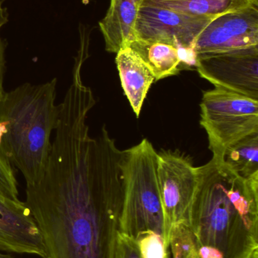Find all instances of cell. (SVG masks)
Segmentation results:
<instances>
[{
	"label": "cell",
	"instance_id": "obj_1",
	"mask_svg": "<svg viewBox=\"0 0 258 258\" xmlns=\"http://www.w3.org/2000/svg\"><path fill=\"white\" fill-rule=\"evenodd\" d=\"M88 103L62 104L42 179L26 186V206L44 258H116L124 202L122 150L103 126L89 135Z\"/></svg>",
	"mask_w": 258,
	"mask_h": 258
},
{
	"label": "cell",
	"instance_id": "obj_2",
	"mask_svg": "<svg viewBox=\"0 0 258 258\" xmlns=\"http://www.w3.org/2000/svg\"><path fill=\"white\" fill-rule=\"evenodd\" d=\"M187 224L198 246L224 258H246L258 250V175L245 179L215 157L197 167Z\"/></svg>",
	"mask_w": 258,
	"mask_h": 258
},
{
	"label": "cell",
	"instance_id": "obj_3",
	"mask_svg": "<svg viewBox=\"0 0 258 258\" xmlns=\"http://www.w3.org/2000/svg\"><path fill=\"white\" fill-rule=\"evenodd\" d=\"M57 79L39 85L24 83L6 92L0 103L3 149L26 186L42 179L51 148L61 104H56Z\"/></svg>",
	"mask_w": 258,
	"mask_h": 258
},
{
	"label": "cell",
	"instance_id": "obj_4",
	"mask_svg": "<svg viewBox=\"0 0 258 258\" xmlns=\"http://www.w3.org/2000/svg\"><path fill=\"white\" fill-rule=\"evenodd\" d=\"M157 168L158 152L148 140L123 150L124 202L121 232L136 240L141 235L154 232L163 236L166 246Z\"/></svg>",
	"mask_w": 258,
	"mask_h": 258
},
{
	"label": "cell",
	"instance_id": "obj_5",
	"mask_svg": "<svg viewBox=\"0 0 258 258\" xmlns=\"http://www.w3.org/2000/svg\"><path fill=\"white\" fill-rule=\"evenodd\" d=\"M200 124L213 156L223 159L230 146L258 133V101L215 87L203 94Z\"/></svg>",
	"mask_w": 258,
	"mask_h": 258
},
{
	"label": "cell",
	"instance_id": "obj_6",
	"mask_svg": "<svg viewBox=\"0 0 258 258\" xmlns=\"http://www.w3.org/2000/svg\"><path fill=\"white\" fill-rule=\"evenodd\" d=\"M158 183L165 217L166 247L176 224H187L198 173L189 156L179 150L158 153Z\"/></svg>",
	"mask_w": 258,
	"mask_h": 258
},
{
	"label": "cell",
	"instance_id": "obj_7",
	"mask_svg": "<svg viewBox=\"0 0 258 258\" xmlns=\"http://www.w3.org/2000/svg\"><path fill=\"white\" fill-rule=\"evenodd\" d=\"M215 18L142 5L135 23L134 40L161 42L173 45L178 51H193L197 38Z\"/></svg>",
	"mask_w": 258,
	"mask_h": 258
},
{
	"label": "cell",
	"instance_id": "obj_8",
	"mask_svg": "<svg viewBox=\"0 0 258 258\" xmlns=\"http://www.w3.org/2000/svg\"><path fill=\"white\" fill-rule=\"evenodd\" d=\"M195 67L215 87L258 101V45L196 54Z\"/></svg>",
	"mask_w": 258,
	"mask_h": 258
},
{
	"label": "cell",
	"instance_id": "obj_9",
	"mask_svg": "<svg viewBox=\"0 0 258 258\" xmlns=\"http://www.w3.org/2000/svg\"><path fill=\"white\" fill-rule=\"evenodd\" d=\"M258 45V3L214 19L195 40L196 54Z\"/></svg>",
	"mask_w": 258,
	"mask_h": 258
},
{
	"label": "cell",
	"instance_id": "obj_10",
	"mask_svg": "<svg viewBox=\"0 0 258 258\" xmlns=\"http://www.w3.org/2000/svg\"><path fill=\"white\" fill-rule=\"evenodd\" d=\"M0 251L45 257L40 233L25 203L1 194Z\"/></svg>",
	"mask_w": 258,
	"mask_h": 258
},
{
	"label": "cell",
	"instance_id": "obj_11",
	"mask_svg": "<svg viewBox=\"0 0 258 258\" xmlns=\"http://www.w3.org/2000/svg\"><path fill=\"white\" fill-rule=\"evenodd\" d=\"M116 54L115 61L124 94L139 117L156 77L143 59L130 47H124Z\"/></svg>",
	"mask_w": 258,
	"mask_h": 258
},
{
	"label": "cell",
	"instance_id": "obj_12",
	"mask_svg": "<svg viewBox=\"0 0 258 258\" xmlns=\"http://www.w3.org/2000/svg\"><path fill=\"white\" fill-rule=\"evenodd\" d=\"M144 0H111L100 30L109 52L117 53L134 41V26Z\"/></svg>",
	"mask_w": 258,
	"mask_h": 258
},
{
	"label": "cell",
	"instance_id": "obj_13",
	"mask_svg": "<svg viewBox=\"0 0 258 258\" xmlns=\"http://www.w3.org/2000/svg\"><path fill=\"white\" fill-rule=\"evenodd\" d=\"M256 3L258 0H144L142 5L159 6L195 16L218 18Z\"/></svg>",
	"mask_w": 258,
	"mask_h": 258
},
{
	"label": "cell",
	"instance_id": "obj_14",
	"mask_svg": "<svg viewBox=\"0 0 258 258\" xmlns=\"http://www.w3.org/2000/svg\"><path fill=\"white\" fill-rule=\"evenodd\" d=\"M140 55L152 71L156 81L177 75L180 71L179 51L176 47L161 42L134 40L128 45Z\"/></svg>",
	"mask_w": 258,
	"mask_h": 258
},
{
	"label": "cell",
	"instance_id": "obj_15",
	"mask_svg": "<svg viewBox=\"0 0 258 258\" xmlns=\"http://www.w3.org/2000/svg\"><path fill=\"white\" fill-rule=\"evenodd\" d=\"M226 165L243 178L258 175V133L238 141L226 150Z\"/></svg>",
	"mask_w": 258,
	"mask_h": 258
},
{
	"label": "cell",
	"instance_id": "obj_16",
	"mask_svg": "<svg viewBox=\"0 0 258 258\" xmlns=\"http://www.w3.org/2000/svg\"><path fill=\"white\" fill-rule=\"evenodd\" d=\"M169 250L173 258H201L195 236L186 223H180L173 227Z\"/></svg>",
	"mask_w": 258,
	"mask_h": 258
},
{
	"label": "cell",
	"instance_id": "obj_17",
	"mask_svg": "<svg viewBox=\"0 0 258 258\" xmlns=\"http://www.w3.org/2000/svg\"><path fill=\"white\" fill-rule=\"evenodd\" d=\"M142 258H169L163 236L154 232L141 235L137 239Z\"/></svg>",
	"mask_w": 258,
	"mask_h": 258
},
{
	"label": "cell",
	"instance_id": "obj_18",
	"mask_svg": "<svg viewBox=\"0 0 258 258\" xmlns=\"http://www.w3.org/2000/svg\"><path fill=\"white\" fill-rule=\"evenodd\" d=\"M0 194L12 200H18V182L14 167L2 151H0Z\"/></svg>",
	"mask_w": 258,
	"mask_h": 258
},
{
	"label": "cell",
	"instance_id": "obj_19",
	"mask_svg": "<svg viewBox=\"0 0 258 258\" xmlns=\"http://www.w3.org/2000/svg\"><path fill=\"white\" fill-rule=\"evenodd\" d=\"M116 258H142L137 241L120 232Z\"/></svg>",
	"mask_w": 258,
	"mask_h": 258
},
{
	"label": "cell",
	"instance_id": "obj_20",
	"mask_svg": "<svg viewBox=\"0 0 258 258\" xmlns=\"http://www.w3.org/2000/svg\"><path fill=\"white\" fill-rule=\"evenodd\" d=\"M7 9L3 7V0H0V30L2 27L5 24H7L8 21ZM6 42L0 38V103L4 96V88H3V81H4L5 73V50H6Z\"/></svg>",
	"mask_w": 258,
	"mask_h": 258
},
{
	"label": "cell",
	"instance_id": "obj_21",
	"mask_svg": "<svg viewBox=\"0 0 258 258\" xmlns=\"http://www.w3.org/2000/svg\"><path fill=\"white\" fill-rule=\"evenodd\" d=\"M246 258H258V250L253 251V252L251 253Z\"/></svg>",
	"mask_w": 258,
	"mask_h": 258
},
{
	"label": "cell",
	"instance_id": "obj_22",
	"mask_svg": "<svg viewBox=\"0 0 258 258\" xmlns=\"http://www.w3.org/2000/svg\"><path fill=\"white\" fill-rule=\"evenodd\" d=\"M0 258H15V257H14L13 256L11 255V254H4V253H2L1 251H0Z\"/></svg>",
	"mask_w": 258,
	"mask_h": 258
}]
</instances>
